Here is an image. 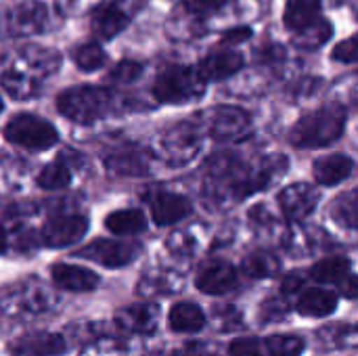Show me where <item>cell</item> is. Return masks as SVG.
<instances>
[{
	"instance_id": "obj_1",
	"label": "cell",
	"mask_w": 358,
	"mask_h": 356,
	"mask_svg": "<svg viewBox=\"0 0 358 356\" xmlns=\"http://www.w3.org/2000/svg\"><path fill=\"white\" fill-rule=\"evenodd\" d=\"M287 168L285 157H268L258 164H245L235 153H218L208 164V191L214 199H245L273 180H277Z\"/></svg>"
},
{
	"instance_id": "obj_2",
	"label": "cell",
	"mask_w": 358,
	"mask_h": 356,
	"mask_svg": "<svg viewBox=\"0 0 358 356\" xmlns=\"http://www.w3.org/2000/svg\"><path fill=\"white\" fill-rule=\"evenodd\" d=\"M61 57L57 50L42 46H25L17 50L8 67L2 71V88L17 101L36 97L42 90V82L59 71Z\"/></svg>"
},
{
	"instance_id": "obj_3",
	"label": "cell",
	"mask_w": 358,
	"mask_h": 356,
	"mask_svg": "<svg viewBox=\"0 0 358 356\" xmlns=\"http://www.w3.org/2000/svg\"><path fill=\"white\" fill-rule=\"evenodd\" d=\"M346 109L340 103L323 105L304 118L289 132V143L298 149H321L336 143L346 128Z\"/></svg>"
},
{
	"instance_id": "obj_4",
	"label": "cell",
	"mask_w": 358,
	"mask_h": 356,
	"mask_svg": "<svg viewBox=\"0 0 358 356\" xmlns=\"http://www.w3.org/2000/svg\"><path fill=\"white\" fill-rule=\"evenodd\" d=\"M113 105V92L105 86H71L59 92L57 109L76 124H92L101 120Z\"/></svg>"
},
{
	"instance_id": "obj_5",
	"label": "cell",
	"mask_w": 358,
	"mask_h": 356,
	"mask_svg": "<svg viewBox=\"0 0 358 356\" xmlns=\"http://www.w3.org/2000/svg\"><path fill=\"white\" fill-rule=\"evenodd\" d=\"M206 90V84L199 80L195 67L191 65H168L164 67L153 82V97L157 103L182 105L199 99Z\"/></svg>"
},
{
	"instance_id": "obj_6",
	"label": "cell",
	"mask_w": 358,
	"mask_h": 356,
	"mask_svg": "<svg viewBox=\"0 0 358 356\" xmlns=\"http://www.w3.org/2000/svg\"><path fill=\"white\" fill-rule=\"evenodd\" d=\"M203 147V130L197 118H189L172 128H168L159 141V157L168 166L191 164Z\"/></svg>"
},
{
	"instance_id": "obj_7",
	"label": "cell",
	"mask_w": 358,
	"mask_h": 356,
	"mask_svg": "<svg viewBox=\"0 0 358 356\" xmlns=\"http://www.w3.org/2000/svg\"><path fill=\"white\" fill-rule=\"evenodd\" d=\"M206 120H197L203 134L216 138V141H224V143H235L241 138H248V134L254 128L252 115L235 105H218L210 111L199 113Z\"/></svg>"
},
{
	"instance_id": "obj_8",
	"label": "cell",
	"mask_w": 358,
	"mask_h": 356,
	"mask_svg": "<svg viewBox=\"0 0 358 356\" xmlns=\"http://www.w3.org/2000/svg\"><path fill=\"white\" fill-rule=\"evenodd\" d=\"M4 136L8 143L29 149V151H46L57 145L59 132L57 128L34 113H19L4 126Z\"/></svg>"
},
{
	"instance_id": "obj_9",
	"label": "cell",
	"mask_w": 358,
	"mask_h": 356,
	"mask_svg": "<svg viewBox=\"0 0 358 356\" xmlns=\"http://www.w3.org/2000/svg\"><path fill=\"white\" fill-rule=\"evenodd\" d=\"M76 256L92 260L107 269H120V266L130 264L138 256V245L126 243V241H115V239H96L90 245L78 250Z\"/></svg>"
},
{
	"instance_id": "obj_10",
	"label": "cell",
	"mask_w": 358,
	"mask_h": 356,
	"mask_svg": "<svg viewBox=\"0 0 358 356\" xmlns=\"http://www.w3.org/2000/svg\"><path fill=\"white\" fill-rule=\"evenodd\" d=\"M88 231V218L82 214H61L42 229V243L48 248H67L80 241Z\"/></svg>"
},
{
	"instance_id": "obj_11",
	"label": "cell",
	"mask_w": 358,
	"mask_h": 356,
	"mask_svg": "<svg viewBox=\"0 0 358 356\" xmlns=\"http://www.w3.org/2000/svg\"><path fill=\"white\" fill-rule=\"evenodd\" d=\"M243 67V55L233 50V48H218L208 52L195 67L199 80L203 84H212V82H222L233 78L235 73H239Z\"/></svg>"
},
{
	"instance_id": "obj_12",
	"label": "cell",
	"mask_w": 358,
	"mask_h": 356,
	"mask_svg": "<svg viewBox=\"0 0 358 356\" xmlns=\"http://www.w3.org/2000/svg\"><path fill=\"white\" fill-rule=\"evenodd\" d=\"M128 0H111L92 10V31L101 40H113L130 25Z\"/></svg>"
},
{
	"instance_id": "obj_13",
	"label": "cell",
	"mask_w": 358,
	"mask_h": 356,
	"mask_svg": "<svg viewBox=\"0 0 358 356\" xmlns=\"http://www.w3.org/2000/svg\"><path fill=\"white\" fill-rule=\"evenodd\" d=\"M319 199H321L319 189L313 185H306V183H296L292 187H285L279 193V206H281L285 218L292 222H300V220L308 218L315 212Z\"/></svg>"
},
{
	"instance_id": "obj_14",
	"label": "cell",
	"mask_w": 358,
	"mask_h": 356,
	"mask_svg": "<svg viewBox=\"0 0 358 356\" xmlns=\"http://www.w3.org/2000/svg\"><path fill=\"white\" fill-rule=\"evenodd\" d=\"M149 208H151L153 222L159 225V227L174 225V222L187 218L191 214V210H193L191 201L185 195L170 193V191H157L155 195H151Z\"/></svg>"
},
{
	"instance_id": "obj_15",
	"label": "cell",
	"mask_w": 358,
	"mask_h": 356,
	"mask_svg": "<svg viewBox=\"0 0 358 356\" xmlns=\"http://www.w3.org/2000/svg\"><path fill=\"white\" fill-rule=\"evenodd\" d=\"M195 283H197V287H199L203 294L222 296V294L231 292V290L237 285V271L233 269V264L222 262V260H216V262L206 264V266L199 271Z\"/></svg>"
},
{
	"instance_id": "obj_16",
	"label": "cell",
	"mask_w": 358,
	"mask_h": 356,
	"mask_svg": "<svg viewBox=\"0 0 358 356\" xmlns=\"http://www.w3.org/2000/svg\"><path fill=\"white\" fill-rule=\"evenodd\" d=\"M105 168L117 176H147L151 168V155L138 149H120L107 153Z\"/></svg>"
},
{
	"instance_id": "obj_17",
	"label": "cell",
	"mask_w": 358,
	"mask_h": 356,
	"mask_svg": "<svg viewBox=\"0 0 358 356\" xmlns=\"http://www.w3.org/2000/svg\"><path fill=\"white\" fill-rule=\"evenodd\" d=\"M355 172V159L346 153H334L315 162V178L321 187H336Z\"/></svg>"
},
{
	"instance_id": "obj_18",
	"label": "cell",
	"mask_w": 358,
	"mask_h": 356,
	"mask_svg": "<svg viewBox=\"0 0 358 356\" xmlns=\"http://www.w3.org/2000/svg\"><path fill=\"white\" fill-rule=\"evenodd\" d=\"M50 275L55 285L65 292L82 294V292H92L99 285V277L92 271L73 264H55L50 269Z\"/></svg>"
},
{
	"instance_id": "obj_19",
	"label": "cell",
	"mask_w": 358,
	"mask_h": 356,
	"mask_svg": "<svg viewBox=\"0 0 358 356\" xmlns=\"http://www.w3.org/2000/svg\"><path fill=\"white\" fill-rule=\"evenodd\" d=\"M63 350H65L63 338L57 334H48V332L25 336L13 346L15 356H55L61 355Z\"/></svg>"
},
{
	"instance_id": "obj_20",
	"label": "cell",
	"mask_w": 358,
	"mask_h": 356,
	"mask_svg": "<svg viewBox=\"0 0 358 356\" xmlns=\"http://www.w3.org/2000/svg\"><path fill=\"white\" fill-rule=\"evenodd\" d=\"M159 311L151 304H136L117 313L115 321L122 329L132 334H151L157 327Z\"/></svg>"
},
{
	"instance_id": "obj_21",
	"label": "cell",
	"mask_w": 358,
	"mask_h": 356,
	"mask_svg": "<svg viewBox=\"0 0 358 356\" xmlns=\"http://www.w3.org/2000/svg\"><path fill=\"white\" fill-rule=\"evenodd\" d=\"M321 17V0H287L283 21L292 31H300Z\"/></svg>"
},
{
	"instance_id": "obj_22",
	"label": "cell",
	"mask_w": 358,
	"mask_h": 356,
	"mask_svg": "<svg viewBox=\"0 0 358 356\" xmlns=\"http://www.w3.org/2000/svg\"><path fill=\"white\" fill-rule=\"evenodd\" d=\"M336 308H338V296L323 287L308 290L298 300V311L306 317H327Z\"/></svg>"
},
{
	"instance_id": "obj_23",
	"label": "cell",
	"mask_w": 358,
	"mask_h": 356,
	"mask_svg": "<svg viewBox=\"0 0 358 356\" xmlns=\"http://www.w3.org/2000/svg\"><path fill=\"white\" fill-rule=\"evenodd\" d=\"M168 323L172 327V332L178 334H195L206 325V317L201 313V308L197 304L191 302H178L172 306Z\"/></svg>"
},
{
	"instance_id": "obj_24",
	"label": "cell",
	"mask_w": 358,
	"mask_h": 356,
	"mask_svg": "<svg viewBox=\"0 0 358 356\" xmlns=\"http://www.w3.org/2000/svg\"><path fill=\"white\" fill-rule=\"evenodd\" d=\"M105 227L113 235H136L147 229V220L141 210H117L105 218Z\"/></svg>"
},
{
	"instance_id": "obj_25",
	"label": "cell",
	"mask_w": 358,
	"mask_h": 356,
	"mask_svg": "<svg viewBox=\"0 0 358 356\" xmlns=\"http://www.w3.org/2000/svg\"><path fill=\"white\" fill-rule=\"evenodd\" d=\"M334 34V27L327 19H317L315 23L306 25L304 29L296 31L294 36V46L302 48V50H317L321 48Z\"/></svg>"
},
{
	"instance_id": "obj_26",
	"label": "cell",
	"mask_w": 358,
	"mask_h": 356,
	"mask_svg": "<svg viewBox=\"0 0 358 356\" xmlns=\"http://www.w3.org/2000/svg\"><path fill=\"white\" fill-rule=\"evenodd\" d=\"M346 275H350V262L340 256L325 258L310 269V277L319 283H340Z\"/></svg>"
},
{
	"instance_id": "obj_27",
	"label": "cell",
	"mask_w": 358,
	"mask_h": 356,
	"mask_svg": "<svg viewBox=\"0 0 358 356\" xmlns=\"http://www.w3.org/2000/svg\"><path fill=\"white\" fill-rule=\"evenodd\" d=\"M279 271V260L268 252H254L243 260V273L252 279H266Z\"/></svg>"
},
{
	"instance_id": "obj_28",
	"label": "cell",
	"mask_w": 358,
	"mask_h": 356,
	"mask_svg": "<svg viewBox=\"0 0 358 356\" xmlns=\"http://www.w3.org/2000/svg\"><path fill=\"white\" fill-rule=\"evenodd\" d=\"M38 187L55 191V189H65L71 183V170L65 162H52L44 166L38 174Z\"/></svg>"
},
{
	"instance_id": "obj_29",
	"label": "cell",
	"mask_w": 358,
	"mask_h": 356,
	"mask_svg": "<svg viewBox=\"0 0 358 356\" xmlns=\"http://www.w3.org/2000/svg\"><path fill=\"white\" fill-rule=\"evenodd\" d=\"M71 59L82 71H96V69H101L105 65L107 55L96 42H86V44H80L71 52Z\"/></svg>"
},
{
	"instance_id": "obj_30",
	"label": "cell",
	"mask_w": 358,
	"mask_h": 356,
	"mask_svg": "<svg viewBox=\"0 0 358 356\" xmlns=\"http://www.w3.org/2000/svg\"><path fill=\"white\" fill-rule=\"evenodd\" d=\"M331 214L340 225L355 231V227H357V191H348L342 197H338L331 206Z\"/></svg>"
},
{
	"instance_id": "obj_31",
	"label": "cell",
	"mask_w": 358,
	"mask_h": 356,
	"mask_svg": "<svg viewBox=\"0 0 358 356\" xmlns=\"http://www.w3.org/2000/svg\"><path fill=\"white\" fill-rule=\"evenodd\" d=\"M266 350L271 356H302L304 342L296 336H271L266 340Z\"/></svg>"
},
{
	"instance_id": "obj_32",
	"label": "cell",
	"mask_w": 358,
	"mask_h": 356,
	"mask_svg": "<svg viewBox=\"0 0 358 356\" xmlns=\"http://www.w3.org/2000/svg\"><path fill=\"white\" fill-rule=\"evenodd\" d=\"M227 2L229 0H182V10L201 21L203 17L218 13Z\"/></svg>"
},
{
	"instance_id": "obj_33",
	"label": "cell",
	"mask_w": 358,
	"mask_h": 356,
	"mask_svg": "<svg viewBox=\"0 0 358 356\" xmlns=\"http://www.w3.org/2000/svg\"><path fill=\"white\" fill-rule=\"evenodd\" d=\"M141 73H143V65L138 61H120L111 69L109 78L117 84H132L134 80L141 78Z\"/></svg>"
},
{
	"instance_id": "obj_34",
	"label": "cell",
	"mask_w": 358,
	"mask_h": 356,
	"mask_svg": "<svg viewBox=\"0 0 358 356\" xmlns=\"http://www.w3.org/2000/svg\"><path fill=\"white\" fill-rule=\"evenodd\" d=\"M358 48H357V36H350L346 40H342L334 52H331V59L334 61H342V63H357Z\"/></svg>"
},
{
	"instance_id": "obj_35",
	"label": "cell",
	"mask_w": 358,
	"mask_h": 356,
	"mask_svg": "<svg viewBox=\"0 0 358 356\" xmlns=\"http://www.w3.org/2000/svg\"><path fill=\"white\" fill-rule=\"evenodd\" d=\"M231 356H264L262 346L256 338H239L231 344L229 348Z\"/></svg>"
},
{
	"instance_id": "obj_36",
	"label": "cell",
	"mask_w": 358,
	"mask_h": 356,
	"mask_svg": "<svg viewBox=\"0 0 358 356\" xmlns=\"http://www.w3.org/2000/svg\"><path fill=\"white\" fill-rule=\"evenodd\" d=\"M250 36H252L250 27H233L224 31V42H241V40H248Z\"/></svg>"
},
{
	"instance_id": "obj_37",
	"label": "cell",
	"mask_w": 358,
	"mask_h": 356,
	"mask_svg": "<svg viewBox=\"0 0 358 356\" xmlns=\"http://www.w3.org/2000/svg\"><path fill=\"white\" fill-rule=\"evenodd\" d=\"M180 356H218L212 353V348H208L206 344H187V348L182 350Z\"/></svg>"
},
{
	"instance_id": "obj_38",
	"label": "cell",
	"mask_w": 358,
	"mask_h": 356,
	"mask_svg": "<svg viewBox=\"0 0 358 356\" xmlns=\"http://www.w3.org/2000/svg\"><path fill=\"white\" fill-rule=\"evenodd\" d=\"M340 285H342V292H344L346 298H357V277H355L352 273L346 275V277L340 281Z\"/></svg>"
},
{
	"instance_id": "obj_39",
	"label": "cell",
	"mask_w": 358,
	"mask_h": 356,
	"mask_svg": "<svg viewBox=\"0 0 358 356\" xmlns=\"http://www.w3.org/2000/svg\"><path fill=\"white\" fill-rule=\"evenodd\" d=\"M302 279L298 277V275H289L285 281H283V294H296L300 287H302Z\"/></svg>"
},
{
	"instance_id": "obj_40",
	"label": "cell",
	"mask_w": 358,
	"mask_h": 356,
	"mask_svg": "<svg viewBox=\"0 0 358 356\" xmlns=\"http://www.w3.org/2000/svg\"><path fill=\"white\" fill-rule=\"evenodd\" d=\"M6 250V233H4V229H2V225H0V254Z\"/></svg>"
},
{
	"instance_id": "obj_41",
	"label": "cell",
	"mask_w": 358,
	"mask_h": 356,
	"mask_svg": "<svg viewBox=\"0 0 358 356\" xmlns=\"http://www.w3.org/2000/svg\"><path fill=\"white\" fill-rule=\"evenodd\" d=\"M2 109H4V103H2V99H0V113H2Z\"/></svg>"
}]
</instances>
